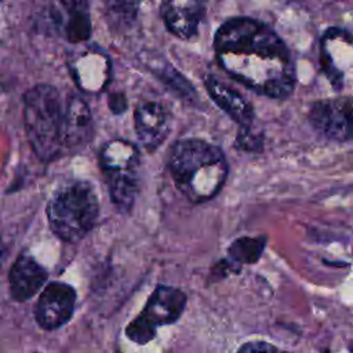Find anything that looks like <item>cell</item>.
Masks as SVG:
<instances>
[{
	"instance_id": "cell-1",
	"label": "cell",
	"mask_w": 353,
	"mask_h": 353,
	"mask_svg": "<svg viewBox=\"0 0 353 353\" xmlns=\"http://www.w3.org/2000/svg\"><path fill=\"white\" fill-rule=\"evenodd\" d=\"M214 48L222 68L254 91L272 98L292 92L291 54L268 25L251 18L229 19L216 30Z\"/></svg>"
},
{
	"instance_id": "cell-2",
	"label": "cell",
	"mask_w": 353,
	"mask_h": 353,
	"mask_svg": "<svg viewBox=\"0 0 353 353\" xmlns=\"http://www.w3.org/2000/svg\"><path fill=\"white\" fill-rule=\"evenodd\" d=\"M167 165L176 189L193 204L214 199L229 174L222 150L194 138L176 141L170 150Z\"/></svg>"
},
{
	"instance_id": "cell-3",
	"label": "cell",
	"mask_w": 353,
	"mask_h": 353,
	"mask_svg": "<svg viewBox=\"0 0 353 353\" xmlns=\"http://www.w3.org/2000/svg\"><path fill=\"white\" fill-rule=\"evenodd\" d=\"M63 117L57 88L39 84L23 95V123L29 143L43 161L58 159L63 149Z\"/></svg>"
},
{
	"instance_id": "cell-4",
	"label": "cell",
	"mask_w": 353,
	"mask_h": 353,
	"mask_svg": "<svg viewBox=\"0 0 353 353\" xmlns=\"http://www.w3.org/2000/svg\"><path fill=\"white\" fill-rule=\"evenodd\" d=\"M51 232L66 243H77L95 226L99 203L90 181H72L63 185L47 204Z\"/></svg>"
},
{
	"instance_id": "cell-5",
	"label": "cell",
	"mask_w": 353,
	"mask_h": 353,
	"mask_svg": "<svg viewBox=\"0 0 353 353\" xmlns=\"http://www.w3.org/2000/svg\"><path fill=\"white\" fill-rule=\"evenodd\" d=\"M98 161L112 203L120 212H128L139 190L138 148L125 139H112L102 146Z\"/></svg>"
},
{
	"instance_id": "cell-6",
	"label": "cell",
	"mask_w": 353,
	"mask_h": 353,
	"mask_svg": "<svg viewBox=\"0 0 353 353\" xmlns=\"http://www.w3.org/2000/svg\"><path fill=\"white\" fill-rule=\"evenodd\" d=\"M186 301V294L182 290L159 284L141 313L125 327L127 338L138 345L150 342L156 336L159 327L170 325L179 320Z\"/></svg>"
},
{
	"instance_id": "cell-7",
	"label": "cell",
	"mask_w": 353,
	"mask_h": 353,
	"mask_svg": "<svg viewBox=\"0 0 353 353\" xmlns=\"http://www.w3.org/2000/svg\"><path fill=\"white\" fill-rule=\"evenodd\" d=\"M312 127L331 141L353 138V98L342 97L313 103L309 112Z\"/></svg>"
},
{
	"instance_id": "cell-8",
	"label": "cell",
	"mask_w": 353,
	"mask_h": 353,
	"mask_svg": "<svg viewBox=\"0 0 353 353\" xmlns=\"http://www.w3.org/2000/svg\"><path fill=\"white\" fill-rule=\"evenodd\" d=\"M76 298L74 288L66 283L47 284L33 309L36 323L47 331L61 328L72 319Z\"/></svg>"
},
{
	"instance_id": "cell-9",
	"label": "cell",
	"mask_w": 353,
	"mask_h": 353,
	"mask_svg": "<svg viewBox=\"0 0 353 353\" xmlns=\"http://www.w3.org/2000/svg\"><path fill=\"white\" fill-rule=\"evenodd\" d=\"M48 272L30 254L21 252L8 273L10 295L15 302L34 296L47 283Z\"/></svg>"
},
{
	"instance_id": "cell-10",
	"label": "cell",
	"mask_w": 353,
	"mask_h": 353,
	"mask_svg": "<svg viewBox=\"0 0 353 353\" xmlns=\"http://www.w3.org/2000/svg\"><path fill=\"white\" fill-rule=\"evenodd\" d=\"M135 132L139 142L148 149H157L168 137L171 123L167 110L157 102H141L134 113Z\"/></svg>"
},
{
	"instance_id": "cell-11",
	"label": "cell",
	"mask_w": 353,
	"mask_h": 353,
	"mask_svg": "<svg viewBox=\"0 0 353 353\" xmlns=\"http://www.w3.org/2000/svg\"><path fill=\"white\" fill-rule=\"evenodd\" d=\"M205 0H161V17L170 32L181 39L192 37L204 15Z\"/></svg>"
},
{
	"instance_id": "cell-12",
	"label": "cell",
	"mask_w": 353,
	"mask_h": 353,
	"mask_svg": "<svg viewBox=\"0 0 353 353\" xmlns=\"http://www.w3.org/2000/svg\"><path fill=\"white\" fill-rule=\"evenodd\" d=\"M94 135V120L90 106L84 99L74 95L65 108L63 145L65 149L80 150Z\"/></svg>"
},
{
	"instance_id": "cell-13",
	"label": "cell",
	"mask_w": 353,
	"mask_h": 353,
	"mask_svg": "<svg viewBox=\"0 0 353 353\" xmlns=\"http://www.w3.org/2000/svg\"><path fill=\"white\" fill-rule=\"evenodd\" d=\"M204 84L212 101L236 123H239L240 127H251L254 120V110L252 106L240 94L212 76L205 77Z\"/></svg>"
},
{
	"instance_id": "cell-14",
	"label": "cell",
	"mask_w": 353,
	"mask_h": 353,
	"mask_svg": "<svg viewBox=\"0 0 353 353\" xmlns=\"http://www.w3.org/2000/svg\"><path fill=\"white\" fill-rule=\"evenodd\" d=\"M69 14L68 36L72 41H81L90 36L88 0H59Z\"/></svg>"
},
{
	"instance_id": "cell-15",
	"label": "cell",
	"mask_w": 353,
	"mask_h": 353,
	"mask_svg": "<svg viewBox=\"0 0 353 353\" xmlns=\"http://www.w3.org/2000/svg\"><path fill=\"white\" fill-rule=\"evenodd\" d=\"M268 239L266 236L248 237L243 236L236 239L228 247V255L230 261L237 263H255L262 256Z\"/></svg>"
},
{
	"instance_id": "cell-16",
	"label": "cell",
	"mask_w": 353,
	"mask_h": 353,
	"mask_svg": "<svg viewBox=\"0 0 353 353\" xmlns=\"http://www.w3.org/2000/svg\"><path fill=\"white\" fill-rule=\"evenodd\" d=\"M141 0H105L109 23L116 29L131 26L137 18Z\"/></svg>"
},
{
	"instance_id": "cell-17",
	"label": "cell",
	"mask_w": 353,
	"mask_h": 353,
	"mask_svg": "<svg viewBox=\"0 0 353 353\" xmlns=\"http://www.w3.org/2000/svg\"><path fill=\"white\" fill-rule=\"evenodd\" d=\"M146 65H148V68H150L153 70V73H156L159 76V79H161L165 84H168L179 95L192 97L194 94L193 88L183 79V76H181L171 65H168L161 58H152V57L149 58L148 57Z\"/></svg>"
},
{
	"instance_id": "cell-18",
	"label": "cell",
	"mask_w": 353,
	"mask_h": 353,
	"mask_svg": "<svg viewBox=\"0 0 353 353\" xmlns=\"http://www.w3.org/2000/svg\"><path fill=\"white\" fill-rule=\"evenodd\" d=\"M263 139L259 134L251 131V127H240V131L236 138V146L241 150L259 152L262 150Z\"/></svg>"
},
{
	"instance_id": "cell-19",
	"label": "cell",
	"mask_w": 353,
	"mask_h": 353,
	"mask_svg": "<svg viewBox=\"0 0 353 353\" xmlns=\"http://www.w3.org/2000/svg\"><path fill=\"white\" fill-rule=\"evenodd\" d=\"M236 353H291L265 341H248L243 343Z\"/></svg>"
},
{
	"instance_id": "cell-20",
	"label": "cell",
	"mask_w": 353,
	"mask_h": 353,
	"mask_svg": "<svg viewBox=\"0 0 353 353\" xmlns=\"http://www.w3.org/2000/svg\"><path fill=\"white\" fill-rule=\"evenodd\" d=\"M109 108L112 109L113 113H123L127 108V101L124 98V95L121 94H113L109 99Z\"/></svg>"
},
{
	"instance_id": "cell-21",
	"label": "cell",
	"mask_w": 353,
	"mask_h": 353,
	"mask_svg": "<svg viewBox=\"0 0 353 353\" xmlns=\"http://www.w3.org/2000/svg\"><path fill=\"white\" fill-rule=\"evenodd\" d=\"M7 252H8V248H7V245L4 244L3 239L0 237V268L3 266V263H4L6 258H7Z\"/></svg>"
}]
</instances>
